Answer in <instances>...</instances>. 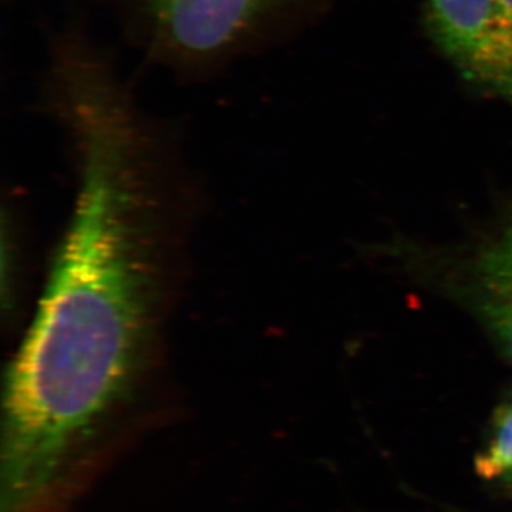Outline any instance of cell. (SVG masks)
Here are the masks:
<instances>
[{"instance_id":"cell-1","label":"cell","mask_w":512,"mask_h":512,"mask_svg":"<svg viewBox=\"0 0 512 512\" xmlns=\"http://www.w3.org/2000/svg\"><path fill=\"white\" fill-rule=\"evenodd\" d=\"M47 103L69 130L79 188L3 393V512H49L69 467L140 382L163 291L148 128L97 47L52 57Z\"/></svg>"},{"instance_id":"cell-2","label":"cell","mask_w":512,"mask_h":512,"mask_svg":"<svg viewBox=\"0 0 512 512\" xmlns=\"http://www.w3.org/2000/svg\"><path fill=\"white\" fill-rule=\"evenodd\" d=\"M375 251L417 285L463 309L512 366V194L457 244L393 238Z\"/></svg>"},{"instance_id":"cell-3","label":"cell","mask_w":512,"mask_h":512,"mask_svg":"<svg viewBox=\"0 0 512 512\" xmlns=\"http://www.w3.org/2000/svg\"><path fill=\"white\" fill-rule=\"evenodd\" d=\"M299 0H126L148 55L198 72L251 52Z\"/></svg>"},{"instance_id":"cell-4","label":"cell","mask_w":512,"mask_h":512,"mask_svg":"<svg viewBox=\"0 0 512 512\" xmlns=\"http://www.w3.org/2000/svg\"><path fill=\"white\" fill-rule=\"evenodd\" d=\"M424 26L466 82L512 106V18L501 0H426Z\"/></svg>"},{"instance_id":"cell-5","label":"cell","mask_w":512,"mask_h":512,"mask_svg":"<svg viewBox=\"0 0 512 512\" xmlns=\"http://www.w3.org/2000/svg\"><path fill=\"white\" fill-rule=\"evenodd\" d=\"M474 470L485 483L512 494V393L494 412L487 443L474 460Z\"/></svg>"},{"instance_id":"cell-6","label":"cell","mask_w":512,"mask_h":512,"mask_svg":"<svg viewBox=\"0 0 512 512\" xmlns=\"http://www.w3.org/2000/svg\"><path fill=\"white\" fill-rule=\"evenodd\" d=\"M501 3H503L504 8L507 9V12L510 13L512 18V0H501Z\"/></svg>"}]
</instances>
